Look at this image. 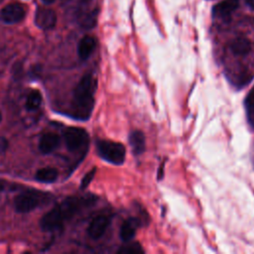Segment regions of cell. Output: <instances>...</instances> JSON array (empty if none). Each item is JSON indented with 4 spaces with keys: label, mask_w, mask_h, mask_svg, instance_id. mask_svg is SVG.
I'll use <instances>...</instances> for the list:
<instances>
[{
    "label": "cell",
    "mask_w": 254,
    "mask_h": 254,
    "mask_svg": "<svg viewBox=\"0 0 254 254\" xmlns=\"http://www.w3.org/2000/svg\"><path fill=\"white\" fill-rule=\"evenodd\" d=\"M129 143L135 155L142 154L146 148L144 133L140 130L132 131L129 135Z\"/></svg>",
    "instance_id": "obj_13"
},
{
    "label": "cell",
    "mask_w": 254,
    "mask_h": 254,
    "mask_svg": "<svg viewBox=\"0 0 254 254\" xmlns=\"http://www.w3.org/2000/svg\"><path fill=\"white\" fill-rule=\"evenodd\" d=\"M125 246H122L117 251V254H143L145 251L139 242H132Z\"/></svg>",
    "instance_id": "obj_17"
},
{
    "label": "cell",
    "mask_w": 254,
    "mask_h": 254,
    "mask_svg": "<svg viewBox=\"0 0 254 254\" xmlns=\"http://www.w3.org/2000/svg\"><path fill=\"white\" fill-rule=\"evenodd\" d=\"M8 148V141L4 137H0V155L5 153Z\"/></svg>",
    "instance_id": "obj_21"
},
{
    "label": "cell",
    "mask_w": 254,
    "mask_h": 254,
    "mask_svg": "<svg viewBox=\"0 0 254 254\" xmlns=\"http://www.w3.org/2000/svg\"><path fill=\"white\" fill-rule=\"evenodd\" d=\"M164 167H165V163H163L160 168H159V171H158V179L161 180L162 178H164Z\"/></svg>",
    "instance_id": "obj_22"
},
{
    "label": "cell",
    "mask_w": 254,
    "mask_h": 254,
    "mask_svg": "<svg viewBox=\"0 0 254 254\" xmlns=\"http://www.w3.org/2000/svg\"><path fill=\"white\" fill-rule=\"evenodd\" d=\"M81 1H83V2H87V1H90V0H81Z\"/></svg>",
    "instance_id": "obj_27"
},
{
    "label": "cell",
    "mask_w": 254,
    "mask_h": 254,
    "mask_svg": "<svg viewBox=\"0 0 254 254\" xmlns=\"http://www.w3.org/2000/svg\"><path fill=\"white\" fill-rule=\"evenodd\" d=\"M95 173H96V169H95V168H93L92 170H90L88 173H86V174H85V176L82 178V180H81V184H80V188H81L82 190L88 187V185H89V184L91 183V181L93 180Z\"/></svg>",
    "instance_id": "obj_20"
},
{
    "label": "cell",
    "mask_w": 254,
    "mask_h": 254,
    "mask_svg": "<svg viewBox=\"0 0 254 254\" xmlns=\"http://www.w3.org/2000/svg\"><path fill=\"white\" fill-rule=\"evenodd\" d=\"M57 15L49 8H38L35 14V24L43 30H50L56 26Z\"/></svg>",
    "instance_id": "obj_7"
},
{
    "label": "cell",
    "mask_w": 254,
    "mask_h": 254,
    "mask_svg": "<svg viewBox=\"0 0 254 254\" xmlns=\"http://www.w3.org/2000/svg\"><path fill=\"white\" fill-rule=\"evenodd\" d=\"M97 10H93V11H90L88 14H86L82 20H81V23L80 25L84 28V29H91L95 26L96 24V19H97Z\"/></svg>",
    "instance_id": "obj_18"
},
{
    "label": "cell",
    "mask_w": 254,
    "mask_h": 254,
    "mask_svg": "<svg viewBox=\"0 0 254 254\" xmlns=\"http://www.w3.org/2000/svg\"><path fill=\"white\" fill-rule=\"evenodd\" d=\"M245 107L250 114L254 115V88L248 93L245 98Z\"/></svg>",
    "instance_id": "obj_19"
},
{
    "label": "cell",
    "mask_w": 254,
    "mask_h": 254,
    "mask_svg": "<svg viewBox=\"0 0 254 254\" xmlns=\"http://www.w3.org/2000/svg\"><path fill=\"white\" fill-rule=\"evenodd\" d=\"M98 155L113 165H122L125 161L126 150L124 145L109 140H99L96 143Z\"/></svg>",
    "instance_id": "obj_3"
},
{
    "label": "cell",
    "mask_w": 254,
    "mask_h": 254,
    "mask_svg": "<svg viewBox=\"0 0 254 254\" xmlns=\"http://www.w3.org/2000/svg\"><path fill=\"white\" fill-rule=\"evenodd\" d=\"M60 143H61V139L58 134L53 132L46 133L41 137L39 141V150L43 154H49V153H52L55 149H57Z\"/></svg>",
    "instance_id": "obj_10"
},
{
    "label": "cell",
    "mask_w": 254,
    "mask_h": 254,
    "mask_svg": "<svg viewBox=\"0 0 254 254\" xmlns=\"http://www.w3.org/2000/svg\"><path fill=\"white\" fill-rule=\"evenodd\" d=\"M42 103V94L39 90H32L26 100V108L28 110H36Z\"/></svg>",
    "instance_id": "obj_16"
},
{
    "label": "cell",
    "mask_w": 254,
    "mask_h": 254,
    "mask_svg": "<svg viewBox=\"0 0 254 254\" xmlns=\"http://www.w3.org/2000/svg\"><path fill=\"white\" fill-rule=\"evenodd\" d=\"M3 188H4V183L0 181V190H1Z\"/></svg>",
    "instance_id": "obj_25"
},
{
    "label": "cell",
    "mask_w": 254,
    "mask_h": 254,
    "mask_svg": "<svg viewBox=\"0 0 254 254\" xmlns=\"http://www.w3.org/2000/svg\"><path fill=\"white\" fill-rule=\"evenodd\" d=\"M64 142L69 151H77L88 143L87 132L79 127H68L65 129Z\"/></svg>",
    "instance_id": "obj_4"
},
{
    "label": "cell",
    "mask_w": 254,
    "mask_h": 254,
    "mask_svg": "<svg viewBox=\"0 0 254 254\" xmlns=\"http://www.w3.org/2000/svg\"><path fill=\"white\" fill-rule=\"evenodd\" d=\"M245 3L248 7H250L251 9L254 10V0H245Z\"/></svg>",
    "instance_id": "obj_23"
},
{
    "label": "cell",
    "mask_w": 254,
    "mask_h": 254,
    "mask_svg": "<svg viewBox=\"0 0 254 254\" xmlns=\"http://www.w3.org/2000/svg\"><path fill=\"white\" fill-rule=\"evenodd\" d=\"M239 5V0H223L213 7V14L219 17H228Z\"/></svg>",
    "instance_id": "obj_12"
},
{
    "label": "cell",
    "mask_w": 254,
    "mask_h": 254,
    "mask_svg": "<svg viewBox=\"0 0 254 254\" xmlns=\"http://www.w3.org/2000/svg\"><path fill=\"white\" fill-rule=\"evenodd\" d=\"M35 178L42 183H53L58 178V171L54 168H43L37 171Z\"/></svg>",
    "instance_id": "obj_15"
},
{
    "label": "cell",
    "mask_w": 254,
    "mask_h": 254,
    "mask_svg": "<svg viewBox=\"0 0 254 254\" xmlns=\"http://www.w3.org/2000/svg\"><path fill=\"white\" fill-rule=\"evenodd\" d=\"M44 3H46V4H51V3H53L55 0H42Z\"/></svg>",
    "instance_id": "obj_24"
},
{
    "label": "cell",
    "mask_w": 254,
    "mask_h": 254,
    "mask_svg": "<svg viewBox=\"0 0 254 254\" xmlns=\"http://www.w3.org/2000/svg\"><path fill=\"white\" fill-rule=\"evenodd\" d=\"M40 195L36 192L26 191L16 196L14 201L15 209L20 213H27L35 209L40 203Z\"/></svg>",
    "instance_id": "obj_5"
},
{
    "label": "cell",
    "mask_w": 254,
    "mask_h": 254,
    "mask_svg": "<svg viewBox=\"0 0 254 254\" xmlns=\"http://www.w3.org/2000/svg\"><path fill=\"white\" fill-rule=\"evenodd\" d=\"M25 9L18 3H11L0 10V20L7 24H16L25 17Z\"/></svg>",
    "instance_id": "obj_6"
},
{
    "label": "cell",
    "mask_w": 254,
    "mask_h": 254,
    "mask_svg": "<svg viewBox=\"0 0 254 254\" xmlns=\"http://www.w3.org/2000/svg\"><path fill=\"white\" fill-rule=\"evenodd\" d=\"M95 200L96 197L90 194L67 197L44 214L40 220L41 228L45 231H52L61 227L65 220L71 218L81 208L91 205Z\"/></svg>",
    "instance_id": "obj_1"
},
{
    "label": "cell",
    "mask_w": 254,
    "mask_h": 254,
    "mask_svg": "<svg viewBox=\"0 0 254 254\" xmlns=\"http://www.w3.org/2000/svg\"><path fill=\"white\" fill-rule=\"evenodd\" d=\"M96 79L91 74L83 75L76 84L70 104V115L78 120H87L94 107Z\"/></svg>",
    "instance_id": "obj_2"
},
{
    "label": "cell",
    "mask_w": 254,
    "mask_h": 254,
    "mask_svg": "<svg viewBox=\"0 0 254 254\" xmlns=\"http://www.w3.org/2000/svg\"><path fill=\"white\" fill-rule=\"evenodd\" d=\"M109 225V219L104 215L94 217L87 227V234L92 239H99L106 231Z\"/></svg>",
    "instance_id": "obj_8"
},
{
    "label": "cell",
    "mask_w": 254,
    "mask_h": 254,
    "mask_svg": "<svg viewBox=\"0 0 254 254\" xmlns=\"http://www.w3.org/2000/svg\"><path fill=\"white\" fill-rule=\"evenodd\" d=\"M230 51L236 56H245L251 50V43L247 38L238 37L230 43Z\"/></svg>",
    "instance_id": "obj_14"
},
{
    "label": "cell",
    "mask_w": 254,
    "mask_h": 254,
    "mask_svg": "<svg viewBox=\"0 0 254 254\" xmlns=\"http://www.w3.org/2000/svg\"><path fill=\"white\" fill-rule=\"evenodd\" d=\"M1 120H2V114H1V112H0V122H1Z\"/></svg>",
    "instance_id": "obj_26"
},
{
    "label": "cell",
    "mask_w": 254,
    "mask_h": 254,
    "mask_svg": "<svg viewBox=\"0 0 254 254\" xmlns=\"http://www.w3.org/2000/svg\"><path fill=\"white\" fill-rule=\"evenodd\" d=\"M96 46V41L91 36H84L78 43L77 54L81 60H86L89 58Z\"/></svg>",
    "instance_id": "obj_11"
},
{
    "label": "cell",
    "mask_w": 254,
    "mask_h": 254,
    "mask_svg": "<svg viewBox=\"0 0 254 254\" xmlns=\"http://www.w3.org/2000/svg\"><path fill=\"white\" fill-rule=\"evenodd\" d=\"M141 225V221L137 217H130L126 219L120 227V238L123 242H130L136 233V229Z\"/></svg>",
    "instance_id": "obj_9"
}]
</instances>
